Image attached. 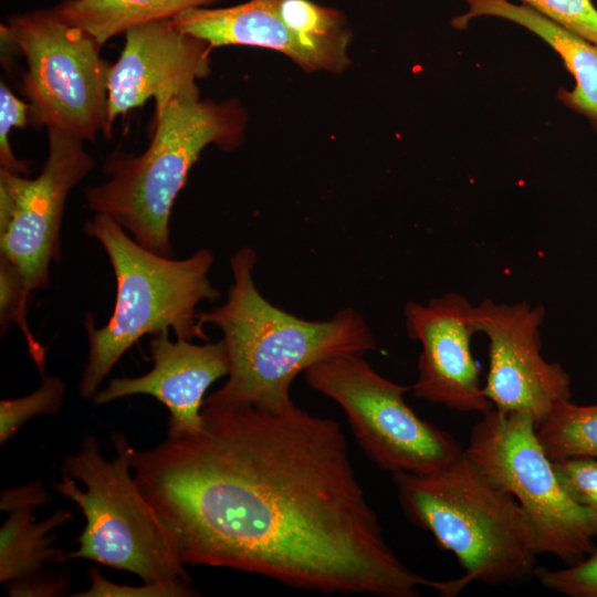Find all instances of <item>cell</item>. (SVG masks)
Masks as SVG:
<instances>
[{"mask_svg":"<svg viewBox=\"0 0 597 597\" xmlns=\"http://www.w3.org/2000/svg\"><path fill=\"white\" fill-rule=\"evenodd\" d=\"M201 430L130 449L134 478L186 565L324 594L442 595L387 544L339 423L293 401L203 402Z\"/></svg>","mask_w":597,"mask_h":597,"instance_id":"1","label":"cell"},{"mask_svg":"<svg viewBox=\"0 0 597 597\" xmlns=\"http://www.w3.org/2000/svg\"><path fill=\"white\" fill-rule=\"evenodd\" d=\"M255 263L252 248L239 249L230 259L227 300L199 313L201 325L221 331L229 354L227 381L203 402L283 406L293 401L290 389L300 373L332 357L376 349L367 322L352 307L327 321H307L270 303L255 285Z\"/></svg>","mask_w":597,"mask_h":597,"instance_id":"2","label":"cell"},{"mask_svg":"<svg viewBox=\"0 0 597 597\" xmlns=\"http://www.w3.org/2000/svg\"><path fill=\"white\" fill-rule=\"evenodd\" d=\"M409 521L428 531L464 569L463 588L521 584L534 576L535 528L516 501L463 450L429 473H391Z\"/></svg>","mask_w":597,"mask_h":597,"instance_id":"3","label":"cell"},{"mask_svg":"<svg viewBox=\"0 0 597 597\" xmlns=\"http://www.w3.org/2000/svg\"><path fill=\"white\" fill-rule=\"evenodd\" d=\"M83 232L105 250L116 281L114 311L97 328L86 314L88 357L78 394L93 399L104 378L143 336L172 329L176 338L208 341L197 306L221 293L208 274L213 254L200 249L186 259L157 254L139 244L111 217L95 213Z\"/></svg>","mask_w":597,"mask_h":597,"instance_id":"4","label":"cell"},{"mask_svg":"<svg viewBox=\"0 0 597 597\" xmlns=\"http://www.w3.org/2000/svg\"><path fill=\"white\" fill-rule=\"evenodd\" d=\"M244 113L232 101H201L199 92L155 104V130L138 156L114 151L104 165L106 181L85 189L86 205L111 217L146 249L172 256L169 219L192 165L210 144L234 147Z\"/></svg>","mask_w":597,"mask_h":597,"instance_id":"5","label":"cell"},{"mask_svg":"<svg viewBox=\"0 0 597 597\" xmlns=\"http://www.w3.org/2000/svg\"><path fill=\"white\" fill-rule=\"evenodd\" d=\"M115 457L106 459L95 437L85 436L67 455L54 490L85 517L78 547L67 559H88L137 575L143 583L191 584L170 528L146 499L130 464L132 444L111 436Z\"/></svg>","mask_w":597,"mask_h":597,"instance_id":"6","label":"cell"},{"mask_svg":"<svg viewBox=\"0 0 597 597\" xmlns=\"http://www.w3.org/2000/svg\"><path fill=\"white\" fill-rule=\"evenodd\" d=\"M1 40L24 57L21 93L38 127L55 128L81 140L107 137V82L111 64L102 45L51 9L13 15L0 27Z\"/></svg>","mask_w":597,"mask_h":597,"instance_id":"7","label":"cell"},{"mask_svg":"<svg viewBox=\"0 0 597 597\" xmlns=\"http://www.w3.org/2000/svg\"><path fill=\"white\" fill-rule=\"evenodd\" d=\"M305 383L344 410L369 459L390 473L433 472L463 452L448 432L421 419L406 402L411 387L378 374L362 355H343L304 371Z\"/></svg>","mask_w":597,"mask_h":597,"instance_id":"8","label":"cell"},{"mask_svg":"<svg viewBox=\"0 0 597 597\" xmlns=\"http://www.w3.org/2000/svg\"><path fill=\"white\" fill-rule=\"evenodd\" d=\"M464 451L521 504L538 554L569 565L595 548L588 517L561 483L530 415L490 410L472 428Z\"/></svg>","mask_w":597,"mask_h":597,"instance_id":"9","label":"cell"},{"mask_svg":"<svg viewBox=\"0 0 597 597\" xmlns=\"http://www.w3.org/2000/svg\"><path fill=\"white\" fill-rule=\"evenodd\" d=\"M48 136V157L35 178L0 169V255L32 293L49 286L51 264L61 258L67 197L95 165L83 140L55 128Z\"/></svg>","mask_w":597,"mask_h":597,"instance_id":"10","label":"cell"},{"mask_svg":"<svg viewBox=\"0 0 597 597\" xmlns=\"http://www.w3.org/2000/svg\"><path fill=\"white\" fill-rule=\"evenodd\" d=\"M544 318V306L526 301L510 304L485 298L470 311L473 333L489 342L486 398L493 409L530 415L536 425L557 404L570 399L568 373L542 355Z\"/></svg>","mask_w":597,"mask_h":597,"instance_id":"11","label":"cell"},{"mask_svg":"<svg viewBox=\"0 0 597 597\" xmlns=\"http://www.w3.org/2000/svg\"><path fill=\"white\" fill-rule=\"evenodd\" d=\"M472 304L448 293L427 304L410 301L404 308L407 334L421 345L415 397L461 412L485 415L493 409L484 394L480 367L471 349Z\"/></svg>","mask_w":597,"mask_h":597,"instance_id":"12","label":"cell"},{"mask_svg":"<svg viewBox=\"0 0 597 597\" xmlns=\"http://www.w3.org/2000/svg\"><path fill=\"white\" fill-rule=\"evenodd\" d=\"M107 82V137L115 119L154 97L155 104L175 95L199 92L196 80L210 71L212 49L177 28L172 19H157L126 30Z\"/></svg>","mask_w":597,"mask_h":597,"instance_id":"13","label":"cell"},{"mask_svg":"<svg viewBox=\"0 0 597 597\" xmlns=\"http://www.w3.org/2000/svg\"><path fill=\"white\" fill-rule=\"evenodd\" d=\"M149 350L154 365L147 374L109 380L97 391L94 404L147 395L167 407L170 415L168 437L201 430L206 391L229 373V354L223 339L206 344L184 338L171 341L169 329H166L153 335Z\"/></svg>","mask_w":597,"mask_h":597,"instance_id":"14","label":"cell"},{"mask_svg":"<svg viewBox=\"0 0 597 597\" xmlns=\"http://www.w3.org/2000/svg\"><path fill=\"white\" fill-rule=\"evenodd\" d=\"M467 11L451 20L457 30H465L481 17L500 18L519 24L546 42L574 77L572 90H561L559 101L584 116L597 130V45L567 31L537 11L509 0H465Z\"/></svg>","mask_w":597,"mask_h":597,"instance_id":"15","label":"cell"},{"mask_svg":"<svg viewBox=\"0 0 597 597\" xmlns=\"http://www.w3.org/2000/svg\"><path fill=\"white\" fill-rule=\"evenodd\" d=\"M181 31L211 48L249 45L279 51L305 71L323 70L318 59L285 25L266 0H248L223 8H193L175 18Z\"/></svg>","mask_w":597,"mask_h":597,"instance_id":"16","label":"cell"},{"mask_svg":"<svg viewBox=\"0 0 597 597\" xmlns=\"http://www.w3.org/2000/svg\"><path fill=\"white\" fill-rule=\"evenodd\" d=\"M34 507L10 511L0 531V582L4 585L30 579L45 564H60L66 555L53 546L54 536L49 532L59 528L72 519L70 511L60 510L38 523Z\"/></svg>","mask_w":597,"mask_h":597,"instance_id":"17","label":"cell"},{"mask_svg":"<svg viewBox=\"0 0 597 597\" xmlns=\"http://www.w3.org/2000/svg\"><path fill=\"white\" fill-rule=\"evenodd\" d=\"M221 0H63L51 8L56 18L78 27L101 44L129 28L205 8Z\"/></svg>","mask_w":597,"mask_h":597,"instance_id":"18","label":"cell"},{"mask_svg":"<svg viewBox=\"0 0 597 597\" xmlns=\"http://www.w3.org/2000/svg\"><path fill=\"white\" fill-rule=\"evenodd\" d=\"M292 33L321 62L323 70L342 71L348 63L352 31L345 15L312 0H266Z\"/></svg>","mask_w":597,"mask_h":597,"instance_id":"19","label":"cell"},{"mask_svg":"<svg viewBox=\"0 0 597 597\" xmlns=\"http://www.w3.org/2000/svg\"><path fill=\"white\" fill-rule=\"evenodd\" d=\"M536 434L552 461L567 458L597 459V404H557L536 425Z\"/></svg>","mask_w":597,"mask_h":597,"instance_id":"20","label":"cell"},{"mask_svg":"<svg viewBox=\"0 0 597 597\" xmlns=\"http://www.w3.org/2000/svg\"><path fill=\"white\" fill-rule=\"evenodd\" d=\"M32 292L27 287L17 268L0 255V327L6 334L9 324L15 323L22 332L29 354L36 368L44 373L46 348L34 337L27 320Z\"/></svg>","mask_w":597,"mask_h":597,"instance_id":"21","label":"cell"},{"mask_svg":"<svg viewBox=\"0 0 597 597\" xmlns=\"http://www.w3.org/2000/svg\"><path fill=\"white\" fill-rule=\"evenodd\" d=\"M65 384L56 376H43L31 394L0 401V442L6 443L29 420L42 415H56L64 401Z\"/></svg>","mask_w":597,"mask_h":597,"instance_id":"22","label":"cell"},{"mask_svg":"<svg viewBox=\"0 0 597 597\" xmlns=\"http://www.w3.org/2000/svg\"><path fill=\"white\" fill-rule=\"evenodd\" d=\"M553 462L561 483L585 511L597 536V459L567 458Z\"/></svg>","mask_w":597,"mask_h":597,"instance_id":"23","label":"cell"},{"mask_svg":"<svg viewBox=\"0 0 597 597\" xmlns=\"http://www.w3.org/2000/svg\"><path fill=\"white\" fill-rule=\"evenodd\" d=\"M540 584L567 597H597V548L580 561L563 568L536 567Z\"/></svg>","mask_w":597,"mask_h":597,"instance_id":"24","label":"cell"},{"mask_svg":"<svg viewBox=\"0 0 597 597\" xmlns=\"http://www.w3.org/2000/svg\"><path fill=\"white\" fill-rule=\"evenodd\" d=\"M567 31L597 45V6L593 0H520Z\"/></svg>","mask_w":597,"mask_h":597,"instance_id":"25","label":"cell"},{"mask_svg":"<svg viewBox=\"0 0 597 597\" xmlns=\"http://www.w3.org/2000/svg\"><path fill=\"white\" fill-rule=\"evenodd\" d=\"M31 106L20 100L1 81L0 84V169L27 176L30 163L15 157L9 140L13 128H25L29 123Z\"/></svg>","mask_w":597,"mask_h":597,"instance_id":"26","label":"cell"},{"mask_svg":"<svg viewBox=\"0 0 597 597\" xmlns=\"http://www.w3.org/2000/svg\"><path fill=\"white\" fill-rule=\"evenodd\" d=\"M90 588L73 594L81 597H189L198 595L190 584L182 583H144L142 586L115 584L104 578L97 568L88 570Z\"/></svg>","mask_w":597,"mask_h":597,"instance_id":"27","label":"cell"},{"mask_svg":"<svg viewBox=\"0 0 597 597\" xmlns=\"http://www.w3.org/2000/svg\"><path fill=\"white\" fill-rule=\"evenodd\" d=\"M66 586V575L39 574L30 579L8 585V590L11 596H55Z\"/></svg>","mask_w":597,"mask_h":597,"instance_id":"28","label":"cell"},{"mask_svg":"<svg viewBox=\"0 0 597 597\" xmlns=\"http://www.w3.org/2000/svg\"><path fill=\"white\" fill-rule=\"evenodd\" d=\"M48 501V494L43 490L41 482H34L25 486L9 489L2 492L1 510L10 512L19 507L44 504Z\"/></svg>","mask_w":597,"mask_h":597,"instance_id":"29","label":"cell"},{"mask_svg":"<svg viewBox=\"0 0 597 597\" xmlns=\"http://www.w3.org/2000/svg\"><path fill=\"white\" fill-rule=\"evenodd\" d=\"M594 2H595V4L597 6V0H595Z\"/></svg>","mask_w":597,"mask_h":597,"instance_id":"30","label":"cell"}]
</instances>
